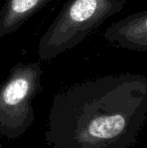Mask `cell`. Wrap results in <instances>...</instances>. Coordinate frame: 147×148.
Masks as SVG:
<instances>
[{
  "label": "cell",
  "mask_w": 147,
  "mask_h": 148,
  "mask_svg": "<svg viewBox=\"0 0 147 148\" xmlns=\"http://www.w3.org/2000/svg\"><path fill=\"white\" fill-rule=\"evenodd\" d=\"M125 127V119L121 115L97 118L91 122L89 132L97 138L109 139L118 136Z\"/></svg>",
  "instance_id": "3957f363"
},
{
  "label": "cell",
  "mask_w": 147,
  "mask_h": 148,
  "mask_svg": "<svg viewBox=\"0 0 147 148\" xmlns=\"http://www.w3.org/2000/svg\"><path fill=\"white\" fill-rule=\"evenodd\" d=\"M51 0H5L0 9V37L20 28Z\"/></svg>",
  "instance_id": "7a4b0ae2"
},
{
  "label": "cell",
  "mask_w": 147,
  "mask_h": 148,
  "mask_svg": "<svg viewBox=\"0 0 147 148\" xmlns=\"http://www.w3.org/2000/svg\"><path fill=\"white\" fill-rule=\"evenodd\" d=\"M126 0H68L38 43L49 60L81 43L93 30L123 10Z\"/></svg>",
  "instance_id": "6da1fadb"
}]
</instances>
